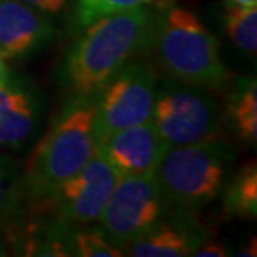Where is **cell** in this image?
Returning a JSON list of instances; mask_svg holds the SVG:
<instances>
[{
	"label": "cell",
	"mask_w": 257,
	"mask_h": 257,
	"mask_svg": "<svg viewBox=\"0 0 257 257\" xmlns=\"http://www.w3.org/2000/svg\"><path fill=\"white\" fill-rule=\"evenodd\" d=\"M152 24L154 10L142 5L87 25L59 65L60 87L69 95L95 94L127 62L147 52Z\"/></svg>",
	"instance_id": "obj_1"
},
{
	"label": "cell",
	"mask_w": 257,
	"mask_h": 257,
	"mask_svg": "<svg viewBox=\"0 0 257 257\" xmlns=\"http://www.w3.org/2000/svg\"><path fill=\"white\" fill-rule=\"evenodd\" d=\"M95 94L69 95L30 154L22 181L24 197L34 207L52 199L59 186L79 171L95 151Z\"/></svg>",
	"instance_id": "obj_2"
},
{
	"label": "cell",
	"mask_w": 257,
	"mask_h": 257,
	"mask_svg": "<svg viewBox=\"0 0 257 257\" xmlns=\"http://www.w3.org/2000/svg\"><path fill=\"white\" fill-rule=\"evenodd\" d=\"M147 52H152L169 79L202 89H222L232 72L220 57L217 37L197 14L167 2L154 10V24Z\"/></svg>",
	"instance_id": "obj_3"
},
{
	"label": "cell",
	"mask_w": 257,
	"mask_h": 257,
	"mask_svg": "<svg viewBox=\"0 0 257 257\" xmlns=\"http://www.w3.org/2000/svg\"><path fill=\"white\" fill-rule=\"evenodd\" d=\"M234 164V149L222 134L169 147L154 171L171 207L195 210L222 194Z\"/></svg>",
	"instance_id": "obj_4"
},
{
	"label": "cell",
	"mask_w": 257,
	"mask_h": 257,
	"mask_svg": "<svg viewBox=\"0 0 257 257\" xmlns=\"http://www.w3.org/2000/svg\"><path fill=\"white\" fill-rule=\"evenodd\" d=\"M152 122L169 147L220 134L219 107L210 92L169 77L157 82Z\"/></svg>",
	"instance_id": "obj_5"
},
{
	"label": "cell",
	"mask_w": 257,
	"mask_h": 257,
	"mask_svg": "<svg viewBox=\"0 0 257 257\" xmlns=\"http://www.w3.org/2000/svg\"><path fill=\"white\" fill-rule=\"evenodd\" d=\"M156 69L141 59H132L95 92V144L122 128L152 119L157 89Z\"/></svg>",
	"instance_id": "obj_6"
},
{
	"label": "cell",
	"mask_w": 257,
	"mask_h": 257,
	"mask_svg": "<svg viewBox=\"0 0 257 257\" xmlns=\"http://www.w3.org/2000/svg\"><path fill=\"white\" fill-rule=\"evenodd\" d=\"M169 209L171 204L154 174L125 176L119 177L97 222L107 237L122 249L147 232Z\"/></svg>",
	"instance_id": "obj_7"
},
{
	"label": "cell",
	"mask_w": 257,
	"mask_h": 257,
	"mask_svg": "<svg viewBox=\"0 0 257 257\" xmlns=\"http://www.w3.org/2000/svg\"><path fill=\"white\" fill-rule=\"evenodd\" d=\"M119 177L104 156L94 151L74 176L60 184L45 205L69 227L90 225L99 220Z\"/></svg>",
	"instance_id": "obj_8"
},
{
	"label": "cell",
	"mask_w": 257,
	"mask_h": 257,
	"mask_svg": "<svg viewBox=\"0 0 257 257\" xmlns=\"http://www.w3.org/2000/svg\"><path fill=\"white\" fill-rule=\"evenodd\" d=\"M45 107V97L34 80L20 74L5 77L0 84V147H29L42 128Z\"/></svg>",
	"instance_id": "obj_9"
},
{
	"label": "cell",
	"mask_w": 257,
	"mask_h": 257,
	"mask_svg": "<svg viewBox=\"0 0 257 257\" xmlns=\"http://www.w3.org/2000/svg\"><path fill=\"white\" fill-rule=\"evenodd\" d=\"M167 149L152 119L117 131L95 144V151L120 177L154 174Z\"/></svg>",
	"instance_id": "obj_10"
},
{
	"label": "cell",
	"mask_w": 257,
	"mask_h": 257,
	"mask_svg": "<svg viewBox=\"0 0 257 257\" xmlns=\"http://www.w3.org/2000/svg\"><path fill=\"white\" fill-rule=\"evenodd\" d=\"M209 235L210 230L199 224L192 212L169 209L147 232L125 244L122 252L131 257H187Z\"/></svg>",
	"instance_id": "obj_11"
},
{
	"label": "cell",
	"mask_w": 257,
	"mask_h": 257,
	"mask_svg": "<svg viewBox=\"0 0 257 257\" xmlns=\"http://www.w3.org/2000/svg\"><path fill=\"white\" fill-rule=\"evenodd\" d=\"M57 29L49 15L20 0H0V54L4 59H27L44 52Z\"/></svg>",
	"instance_id": "obj_12"
},
{
	"label": "cell",
	"mask_w": 257,
	"mask_h": 257,
	"mask_svg": "<svg viewBox=\"0 0 257 257\" xmlns=\"http://www.w3.org/2000/svg\"><path fill=\"white\" fill-rule=\"evenodd\" d=\"M225 119L234 136L245 146L257 142V82L254 75L234 79L225 104Z\"/></svg>",
	"instance_id": "obj_13"
},
{
	"label": "cell",
	"mask_w": 257,
	"mask_h": 257,
	"mask_svg": "<svg viewBox=\"0 0 257 257\" xmlns=\"http://www.w3.org/2000/svg\"><path fill=\"white\" fill-rule=\"evenodd\" d=\"M219 24L235 49L254 57L257 52V5H239L225 0L219 7Z\"/></svg>",
	"instance_id": "obj_14"
},
{
	"label": "cell",
	"mask_w": 257,
	"mask_h": 257,
	"mask_svg": "<svg viewBox=\"0 0 257 257\" xmlns=\"http://www.w3.org/2000/svg\"><path fill=\"white\" fill-rule=\"evenodd\" d=\"M225 214L239 219H255L257 215V164L255 159L244 162L222 189Z\"/></svg>",
	"instance_id": "obj_15"
},
{
	"label": "cell",
	"mask_w": 257,
	"mask_h": 257,
	"mask_svg": "<svg viewBox=\"0 0 257 257\" xmlns=\"http://www.w3.org/2000/svg\"><path fill=\"white\" fill-rule=\"evenodd\" d=\"M25 202L22 181L14 161L0 154V224L9 227L20 217Z\"/></svg>",
	"instance_id": "obj_16"
},
{
	"label": "cell",
	"mask_w": 257,
	"mask_h": 257,
	"mask_svg": "<svg viewBox=\"0 0 257 257\" xmlns=\"http://www.w3.org/2000/svg\"><path fill=\"white\" fill-rule=\"evenodd\" d=\"M69 250L70 255L79 257H122L124 252L107 237V234L99 229L72 227L69 230Z\"/></svg>",
	"instance_id": "obj_17"
},
{
	"label": "cell",
	"mask_w": 257,
	"mask_h": 257,
	"mask_svg": "<svg viewBox=\"0 0 257 257\" xmlns=\"http://www.w3.org/2000/svg\"><path fill=\"white\" fill-rule=\"evenodd\" d=\"M152 2L154 0H74L72 27L75 30H82L102 17L125 12V10L142 7Z\"/></svg>",
	"instance_id": "obj_18"
},
{
	"label": "cell",
	"mask_w": 257,
	"mask_h": 257,
	"mask_svg": "<svg viewBox=\"0 0 257 257\" xmlns=\"http://www.w3.org/2000/svg\"><path fill=\"white\" fill-rule=\"evenodd\" d=\"M20 2L37 9L39 12L45 15H60L64 10L69 7L72 0H20Z\"/></svg>",
	"instance_id": "obj_19"
},
{
	"label": "cell",
	"mask_w": 257,
	"mask_h": 257,
	"mask_svg": "<svg viewBox=\"0 0 257 257\" xmlns=\"http://www.w3.org/2000/svg\"><path fill=\"white\" fill-rule=\"evenodd\" d=\"M192 255H195V257H224V255H229V252H227V247H225L222 242H219V240H215L209 235V237L194 250Z\"/></svg>",
	"instance_id": "obj_20"
},
{
	"label": "cell",
	"mask_w": 257,
	"mask_h": 257,
	"mask_svg": "<svg viewBox=\"0 0 257 257\" xmlns=\"http://www.w3.org/2000/svg\"><path fill=\"white\" fill-rule=\"evenodd\" d=\"M9 75V69H7V65H5V59H4V55L0 54V84L5 80V77Z\"/></svg>",
	"instance_id": "obj_21"
},
{
	"label": "cell",
	"mask_w": 257,
	"mask_h": 257,
	"mask_svg": "<svg viewBox=\"0 0 257 257\" xmlns=\"http://www.w3.org/2000/svg\"><path fill=\"white\" fill-rule=\"evenodd\" d=\"M229 2L239 5H257V0H229Z\"/></svg>",
	"instance_id": "obj_22"
}]
</instances>
